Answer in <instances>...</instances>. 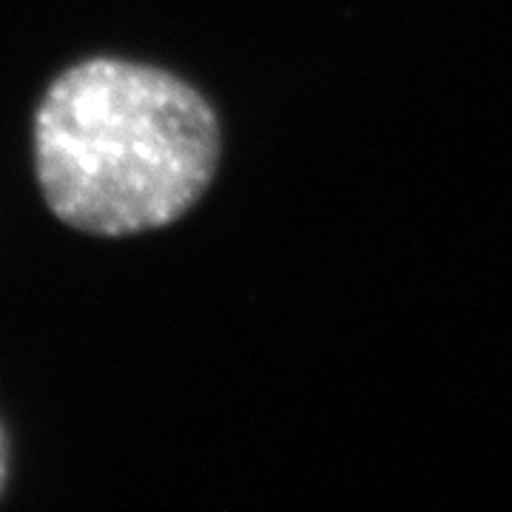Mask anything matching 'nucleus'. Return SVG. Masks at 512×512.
Segmentation results:
<instances>
[{"label":"nucleus","instance_id":"1","mask_svg":"<svg viewBox=\"0 0 512 512\" xmlns=\"http://www.w3.org/2000/svg\"><path fill=\"white\" fill-rule=\"evenodd\" d=\"M220 163V120L174 74L114 57L57 77L35 117V165L57 220L123 237L180 220Z\"/></svg>","mask_w":512,"mask_h":512},{"label":"nucleus","instance_id":"2","mask_svg":"<svg viewBox=\"0 0 512 512\" xmlns=\"http://www.w3.org/2000/svg\"><path fill=\"white\" fill-rule=\"evenodd\" d=\"M6 470H9V447H6V433L0 427V493H3V484H6Z\"/></svg>","mask_w":512,"mask_h":512}]
</instances>
